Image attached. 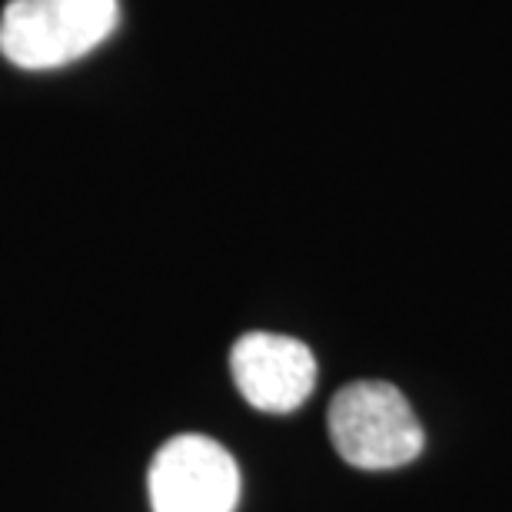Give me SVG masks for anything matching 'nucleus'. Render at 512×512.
Returning <instances> with one entry per match:
<instances>
[{
    "instance_id": "3",
    "label": "nucleus",
    "mask_w": 512,
    "mask_h": 512,
    "mask_svg": "<svg viewBox=\"0 0 512 512\" xmlns=\"http://www.w3.org/2000/svg\"><path fill=\"white\" fill-rule=\"evenodd\" d=\"M153 512H233L240 469L227 446L200 433L173 436L150 466Z\"/></svg>"
},
{
    "instance_id": "4",
    "label": "nucleus",
    "mask_w": 512,
    "mask_h": 512,
    "mask_svg": "<svg viewBox=\"0 0 512 512\" xmlns=\"http://www.w3.org/2000/svg\"><path fill=\"white\" fill-rule=\"evenodd\" d=\"M243 399L263 413H293L316 386V356L303 340L280 333H247L230 353Z\"/></svg>"
},
{
    "instance_id": "1",
    "label": "nucleus",
    "mask_w": 512,
    "mask_h": 512,
    "mask_svg": "<svg viewBox=\"0 0 512 512\" xmlns=\"http://www.w3.org/2000/svg\"><path fill=\"white\" fill-rule=\"evenodd\" d=\"M117 0H10L0 17V54L24 70L74 64L114 34Z\"/></svg>"
},
{
    "instance_id": "2",
    "label": "nucleus",
    "mask_w": 512,
    "mask_h": 512,
    "mask_svg": "<svg viewBox=\"0 0 512 512\" xmlns=\"http://www.w3.org/2000/svg\"><path fill=\"white\" fill-rule=\"evenodd\" d=\"M333 449L356 469H396L423 453L426 433L393 383L356 380L330 399Z\"/></svg>"
}]
</instances>
